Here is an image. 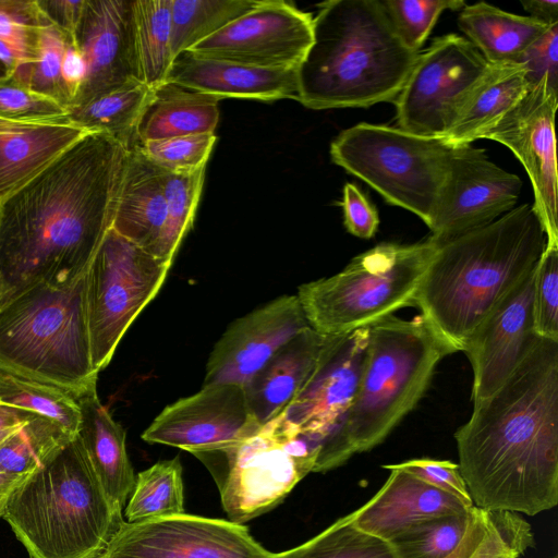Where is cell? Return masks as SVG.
Returning a JSON list of instances; mask_svg holds the SVG:
<instances>
[{
  "label": "cell",
  "mask_w": 558,
  "mask_h": 558,
  "mask_svg": "<svg viewBox=\"0 0 558 558\" xmlns=\"http://www.w3.org/2000/svg\"><path fill=\"white\" fill-rule=\"evenodd\" d=\"M389 19L411 50L420 52L440 14L446 10H461L460 0H381Z\"/></svg>",
  "instance_id": "b9f144b4"
},
{
  "label": "cell",
  "mask_w": 558,
  "mask_h": 558,
  "mask_svg": "<svg viewBox=\"0 0 558 558\" xmlns=\"http://www.w3.org/2000/svg\"><path fill=\"white\" fill-rule=\"evenodd\" d=\"M313 17L296 69L298 101L314 110L395 101L420 52L398 36L381 0H330Z\"/></svg>",
  "instance_id": "277c9868"
},
{
  "label": "cell",
  "mask_w": 558,
  "mask_h": 558,
  "mask_svg": "<svg viewBox=\"0 0 558 558\" xmlns=\"http://www.w3.org/2000/svg\"><path fill=\"white\" fill-rule=\"evenodd\" d=\"M259 0H171V52L182 51L217 33Z\"/></svg>",
  "instance_id": "e575fe53"
},
{
  "label": "cell",
  "mask_w": 558,
  "mask_h": 558,
  "mask_svg": "<svg viewBox=\"0 0 558 558\" xmlns=\"http://www.w3.org/2000/svg\"><path fill=\"white\" fill-rule=\"evenodd\" d=\"M129 150L88 132L0 203V308L87 271L112 227Z\"/></svg>",
  "instance_id": "6da1fadb"
},
{
  "label": "cell",
  "mask_w": 558,
  "mask_h": 558,
  "mask_svg": "<svg viewBox=\"0 0 558 558\" xmlns=\"http://www.w3.org/2000/svg\"><path fill=\"white\" fill-rule=\"evenodd\" d=\"M0 60L9 68L10 75L19 64V59L14 51L2 40H0Z\"/></svg>",
  "instance_id": "6f0895ef"
},
{
  "label": "cell",
  "mask_w": 558,
  "mask_h": 558,
  "mask_svg": "<svg viewBox=\"0 0 558 558\" xmlns=\"http://www.w3.org/2000/svg\"><path fill=\"white\" fill-rule=\"evenodd\" d=\"M312 41V14L282 0H259L189 51L258 68L298 69Z\"/></svg>",
  "instance_id": "e0dca14e"
},
{
  "label": "cell",
  "mask_w": 558,
  "mask_h": 558,
  "mask_svg": "<svg viewBox=\"0 0 558 558\" xmlns=\"http://www.w3.org/2000/svg\"><path fill=\"white\" fill-rule=\"evenodd\" d=\"M29 558H99L124 522L75 436L3 502Z\"/></svg>",
  "instance_id": "5b68a950"
},
{
  "label": "cell",
  "mask_w": 558,
  "mask_h": 558,
  "mask_svg": "<svg viewBox=\"0 0 558 558\" xmlns=\"http://www.w3.org/2000/svg\"><path fill=\"white\" fill-rule=\"evenodd\" d=\"M368 327L330 337L314 371L281 413L317 451L313 472L340 466L338 448L366 357Z\"/></svg>",
  "instance_id": "7c38bea8"
},
{
  "label": "cell",
  "mask_w": 558,
  "mask_h": 558,
  "mask_svg": "<svg viewBox=\"0 0 558 558\" xmlns=\"http://www.w3.org/2000/svg\"><path fill=\"white\" fill-rule=\"evenodd\" d=\"M546 235L532 205L439 244L414 305L457 350L536 266Z\"/></svg>",
  "instance_id": "3957f363"
},
{
  "label": "cell",
  "mask_w": 558,
  "mask_h": 558,
  "mask_svg": "<svg viewBox=\"0 0 558 558\" xmlns=\"http://www.w3.org/2000/svg\"><path fill=\"white\" fill-rule=\"evenodd\" d=\"M0 366L73 396L97 386L85 308V275L36 286L0 308Z\"/></svg>",
  "instance_id": "52a82bcc"
},
{
  "label": "cell",
  "mask_w": 558,
  "mask_h": 558,
  "mask_svg": "<svg viewBox=\"0 0 558 558\" xmlns=\"http://www.w3.org/2000/svg\"><path fill=\"white\" fill-rule=\"evenodd\" d=\"M260 426L250 411L243 386L214 384L167 405L142 438L196 454L231 446Z\"/></svg>",
  "instance_id": "ac0fdd59"
},
{
  "label": "cell",
  "mask_w": 558,
  "mask_h": 558,
  "mask_svg": "<svg viewBox=\"0 0 558 558\" xmlns=\"http://www.w3.org/2000/svg\"><path fill=\"white\" fill-rule=\"evenodd\" d=\"M452 146L440 137L362 122L330 144L333 163L361 179L387 203L409 210L428 227L447 177Z\"/></svg>",
  "instance_id": "9c48e42d"
},
{
  "label": "cell",
  "mask_w": 558,
  "mask_h": 558,
  "mask_svg": "<svg viewBox=\"0 0 558 558\" xmlns=\"http://www.w3.org/2000/svg\"><path fill=\"white\" fill-rule=\"evenodd\" d=\"M10 76V70L4 62L0 60V82L7 80Z\"/></svg>",
  "instance_id": "680465c9"
},
{
  "label": "cell",
  "mask_w": 558,
  "mask_h": 558,
  "mask_svg": "<svg viewBox=\"0 0 558 558\" xmlns=\"http://www.w3.org/2000/svg\"><path fill=\"white\" fill-rule=\"evenodd\" d=\"M533 327L537 337L558 341V246H545L536 265Z\"/></svg>",
  "instance_id": "ee69618b"
},
{
  "label": "cell",
  "mask_w": 558,
  "mask_h": 558,
  "mask_svg": "<svg viewBox=\"0 0 558 558\" xmlns=\"http://www.w3.org/2000/svg\"><path fill=\"white\" fill-rule=\"evenodd\" d=\"M74 398L81 414L76 437L105 493L122 510L136 481L126 451L125 432L100 401L97 386Z\"/></svg>",
  "instance_id": "4316f807"
},
{
  "label": "cell",
  "mask_w": 558,
  "mask_h": 558,
  "mask_svg": "<svg viewBox=\"0 0 558 558\" xmlns=\"http://www.w3.org/2000/svg\"><path fill=\"white\" fill-rule=\"evenodd\" d=\"M87 133L68 117L51 121L0 119V203Z\"/></svg>",
  "instance_id": "cb8c5ba5"
},
{
  "label": "cell",
  "mask_w": 558,
  "mask_h": 558,
  "mask_svg": "<svg viewBox=\"0 0 558 558\" xmlns=\"http://www.w3.org/2000/svg\"><path fill=\"white\" fill-rule=\"evenodd\" d=\"M383 468L390 471L385 484L366 504L351 512L353 523L366 533L392 543L423 523L471 509L407 471Z\"/></svg>",
  "instance_id": "7402d4cb"
},
{
  "label": "cell",
  "mask_w": 558,
  "mask_h": 558,
  "mask_svg": "<svg viewBox=\"0 0 558 558\" xmlns=\"http://www.w3.org/2000/svg\"><path fill=\"white\" fill-rule=\"evenodd\" d=\"M458 350L418 314L368 326L366 357L341 432L338 460L373 449L424 396L438 363Z\"/></svg>",
  "instance_id": "8992f818"
},
{
  "label": "cell",
  "mask_w": 558,
  "mask_h": 558,
  "mask_svg": "<svg viewBox=\"0 0 558 558\" xmlns=\"http://www.w3.org/2000/svg\"><path fill=\"white\" fill-rule=\"evenodd\" d=\"M473 507L460 514L423 523L391 544L398 558H446L459 546L472 520Z\"/></svg>",
  "instance_id": "ab89813d"
},
{
  "label": "cell",
  "mask_w": 558,
  "mask_h": 558,
  "mask_svg": "<svg viewBox=\"0 0 558 558\" xmlns=\"http://www.w3.org/2000/svg\"><path fill=\"white\" fill-rule=\"evenodd\" d=\"M68 117L58 101L37 94L9 78L0 82V119L51 121Z\"/></svg>",
  "instance_id": "bcb514c9"
},
{
  "label": "cell",
  "mask_w": 558,
  "mask_h": 558,
  "mask_svg": "<svg viewBox=\"0 0 558 558\" xmlns=\"http://www.w3.org/2000/svg\"><path fill=\"white\" fill-rule=\"evenodd\" d=\"M553 558H558L557 556H554Z\"/></svg>",
  "instance_id": "6125c7cd"
},
{
  "label": "cell",
  "mask_w": 558,
  "mask_h": 558,
  "mask_svg": "<svg viewBox=\"0 0 558 558\" xmlns=\"http://www.w3.org/2000/svg\"><path fill=\"white\" fill-rule=\"evenodd\" d=\"M3 502L4 500H0V517H2Z\"/></svg>",
  "instance_id": "91938a15"
},
{
  "label": "cell",
  "mask_w": 558,
  "mask_h": 558,
  "mask_svg": "<svg viewBox=\"0 0 558 558\" xmlns=\"http://www.w3.org/2000/svg\"><path fill=\"white\" fill-rule=\"evenodd\" d=\"M0 404L49 418L73 436L77 433L81 414L72 393L1 366Z\"/></svg>",
  "instance_id": "d6a6232c"
},
{
  "label": "cell",
  "mask_w": 558,
  "mask_h": 558,
  "mask_svg": "<svg viewBox=\"0 0 558 558\" xmlns=\"http://www.w3.org/2000/svg\"><path fill=\"white\" fill-rule=\"evenodd\" d=\"M135 48L142 83L166 82L171 52V0H133Z\"/></svg>",
  "instance_id": "1f68e13d"
},
{
  "label": "cell",
  "mask_w": 558,
  "mask_h": 558,
  "mask_svg": "<svg viewBox=\"0 0 558 558\" xmlns=\"http://www.w3.org/2000/svg\"><path fill=\"white\" fill-rule=\"evenodd\" d=\"M458 24L490 65L514 63L549 27L531 16L512 14L486 2L464 5Z\"/></svg>",
  "instance_id": "f546056e"
},
{
  "label": "cell",
  "mask_w": 558,
  "mask_h": 558,
  "mask_svg": "<svg viewBox=\"0 0 558 558\" xmlns=\"http://www.w3.org/2000/svg\"><path fill=\"white\" fill-rule=\"evenodd\" d=\"M219 99L181 85L163 82L153 96L137 129L144 141L214 133L219 121Z\"/></svg>",
  "instance_id": "f1b7e54d"
},
{
  "label": "cell",
  "mask_w": 558,
  "mask_h": 558,
  "mask_svg": "<svg viewBox=\"0 0 558 558\" xmlns=\"http://www.w3.org/2000/svg\"><path fill=\"white\" fill-rule=\"evenodd\" d=\"M194 456L213 475L229 520L243 524L313 472L317 451L280 414L231 446Z\"/></svg>",
  "instance_id": "30bf717a"
},
{
  "label": "cell",
  "mask_w": 558,
  "mask_h": 558,
  "mask_svg": "<svg viewBox=\"0 0 558 558\" xmlns=\"http://www.w3.org/2000/svg\"><path fill=\"white\" fill-rule=\"evenodd\" d=\"M47 20L73 43L74 33L82 15L84 0H36Z\"/></svg>",
  "instance_id": "f907efd6"
},
{
  "label": "cell",
  "mask_w": 558,
  "mask_h": 558,
  "mask_svg": "<svg viewBox=\"0 0 558 558\" xmlns=\"http://www.w3.org/2000/svg\"><path fill=\"white\" fill-rule=\"evenodd\" d=\"M72 44L84 58L86 73L69 109L141 82L133 0H84Z\"/></svg>",
  "instance_id": "d6986e66"
},
{
  "label": "cell",
  "mask_w": 558,
  "mask_h": 558,
  "mask_svg": "<svg viewBox=\"0 0 558 558\" xmlns=\"http://www.w3.org/2000/svg\"><path fill=\"white\" fill-rule=\"evenodd\" d=\"M492 521V512L476 507L472 520L459 546L446 558H470L485 537Z\"/></svg>",
  "instance_id": "816d5d0a"
},
{
  "label": "cell",
  "mask_w": 558,
  "mask_h": 558,
  "mask_svg": "<svg viewBox=\"0 0 558 558\" xmlns=\"http://www.w3.org/2000/svg\"><path fill=\"white\" fill-rule=\"evenodd\" d=\"M514 63L523 66L529 87L546 81L558 92V24L550 25Z\"/></svg>",
  "instance_id": "c3c4849f"
},
{
  "label": "cell",
  "mask_w": 558,
  "mask_h": 558,
  "mask_svg": "<svg viewBox=\"0 0 558 558\" xmlns=\"http://www.w3.org/2000/svg\"><path fill=\"white\" fill-rule=\"evenodd\" d=\"M205 171L206 166L193 171L163 170L167 217L158 247L159 259L172 263L183 238L192 228Z\"/></svg>",
  "instance_id": "74e56055"
},
{
  "label": "cell",
  "mask_w": 558,
  "mask_h": 558,
  "mask_svg": "<svg viewBox=\"0 0 558 558\" xmlns=\"http://www.w3.org/2000/svg\"><path fill=\"white\" fill-rule=\"evenodd\" d=\"M340 205L343 210V220L348 232L360 239H371L375 235L379 225L377 209L357 185L347 183L343 186V196Z\"/></svg>",
  "instance_id": "681fc988"
},
{
  "label": "cell",
  "mask_w": 558,
  "mask_h": 558,
  "mask_svg": "<svg viewBox=\"0 0 558 558\" xmlns=\"http://www.w3.org/2000/svg\"><path fill=\"white\" fill-rule=\"evenodd\" d=\"M112 228L85 274V308L94 368L111 361L122 337L156 296L171 267Z\"/></svg>",
  "instance_id": "8fae6325"
},
{
  "label": "cell",
  "mask_w": 558,
  "mask_h": 558,
  "mask_svg": "<svg viewBox=\"0 0 558 558\" xmlns=\"http://www.w3.org/2000/svg\"><path fill=\"white\" fill-rule=\"evenodd\" d=\"M329 336L307 328L282 345L244 386L251 413L264 425L280 415L314 371Z\"/></svg>",
  "instance_id": "d4e9b609"
},
{
  "label": "cell",
  "mask_w": 558,
  "mask_h": 558,
  "mask_svg": "<svg viewBox=\"0 0 558 558\" xmlns=\"http://www.w3.org/2000/svg\"><path fill=\"white\" fill-rule=\"evenodd\" d=\"M520 557H521V556H519V555H512V556H510V557H508V558H520Z\"/></svg>",
  "instance_id": "94428289"
},
{
  "label": "cell",
  "mask_w": 558,
  "mask_h": 558,
  "mask_svg": "<svg viewBox=\"0 0 558 558\" xmlns=\"http://www.w3.org/2000/svg\"><path fill=\"white\" fill-rule=\"evenodd\" d=\"M385 466L407 471L428 485L456 497L465 507H474L457 463L448 460L420 458L396 464H386Z\"/></svg>",
  "instance_id": "7dc6e473"
},
{
  "label": "cell",
  "mask_w": 558,
  "mask_h": 558,
  "mask_svg": "<svg viewBox=\"0 0 558 558\" xmlns=\"http://www.w3.org/2000/svg\"><path fill=\"white\" fill-rule=\"evenodd\" d=\"M166 82L216 98L298 100L296 69H266L198 56L189 50L177 54Z\"/></svg>",
  "instance_id": "603a6c76"
},
{
  "label": "cell",
  "mask_w": 558,
  "mask_h": 558,
  "mask_svg": "<svg viewBox=\"0 0 558 558\" xmlns=\"http://www.w3.org/2000/svg\"><path fill=\"white\" fill-rule=\"evenodd\" d=\"M439 244L383 242L338 274L303 283L298 298L311 328L342 336L414 305V295Z\"/></svg>",
  "instance_id": "ba28073f"
},
{
  "label": "cell",
  "mask_w": 558,
  "mask_h": 558,
  "mask_svg": "<svg viewBox=\"0 0 558 558\" xmlns=\"http://www.w3.org/2000/svg\"><path fill=\"white\" fill-rule=\"evenodd\" d=\"M216 141L215 133H202L144 141L137 146L159 168L182 172L205 167Z\"/></svg>",
  "instance_id": "7bdbcfd3"
},
{
  "label": "cell",
  "mask_w": 558,
  "mask_h": 558,
  "mask_svg": "<svg viewBox=\"0 0 558 558\" xmlns=\"http://www.w3.org/2000/svg\"><path fill=\"white\" fill-rule=\"evenodd\" d=\"M51 24L36 0H0V40L19 59V65L37 59L40 31Z\"/></svg>",
  "instance_id": "60d3db41"
},
{
  "label": "cell",
  "mask_w": 558,
  "mask_h": 558,
  "mask_svg": "<svg viewBox=\"0 0 558 558\" xmlns=\"http://www.w3.org/2000/svg\"><path fill=\"white\" fill-rule=\"evenodd\" d=\"M126 522L184 513L182 465L179 457L141 471L125 505Z\"/></svg>",
  "instance_id": "836d02e7"
},
{
  "label": "cell",
  "mask_w": 558,
  "mask_h": 558,
  "mask_svg": "<svg viewBox=\"0 0 558 558\" xmlns=\"http://www.w3.org/2000/svg\"><path fill=\"white\" fill-rule=\"evenodd\" d=\"M490 512L488 531L470 558L522 556L535 546L532 527L520 514L509 511Z\"/></svg>",
  "instance_id": "f6af8a7d"
},
{
  "label": "cell",
  "mask_w": 558,
  "mask_h": 558,
  "mask_svg": "<svg viewBox=\"0 0 558 558\" xmlns=\"http://www.w3.org/2000/svg\"><path fill=\"white\" fill-rule=\"evenodd\" d=\"M310 328L298 295L279 296L234 320L216 342L203 386H245L289 340Z\"/></svg>",
  "instance_id": "44dd1931"
},
{
  "label": "cell",
  "mask_w": 558,
  "mask_h": 558,
  "mask_svg": "<svg viewBox=\"0 0 558 558\" xmlns=\"http://www.w3.org/2000/svg\"><path fill=\"white\" fill-rule=\"evenodd\" d=\"M527 89L521 64H488L486 72L465 97L444 140L450 146L478 140L480 134L511 109Z\"/></svg>",
  "instance_id": "83f0119b"
},
{
  "label": "cell",
  "mask_w": 558,
  "mask_h": 558,
  "mask_svg": "<svg viewBox=\"0 0 558 558\" xmlns=\"http://www.w3.org/2000/svg\"><path fill=\"white\" fill-rule=\"evenodd\" d=\"M71 38L52 24L40 31L37 59L32 64L16 66L9 80L48 98L64 108L70 97L62 78V61Z\"/></svg>",
  "instance_id": "f35d334b"
},
{
  "label": "cell",
  "mask_w": 558,
  "mask_h": 558,
  "mask_svg": "<svg viewBox=\"0 0 558 558\" xmlns=\"http://www.w3.org/2000/svg\"><path fill=\"white\" fill-rule=\"evenodd\" d=\"M248 529L230 520L181 513L124 521L99 558H274Z\"/></svg>",
  "instance_id": "9a60e30c"
},
{
  "label": "cell",
  "mask_w": 558,
  "mask_h": 558,
  "mask_svg": "<svg viewBox=\"0 0 558 558\" xmlns=\"http://www.w3.org/2000/svg\"><path fill=\"white\" fill-rule=\"evenodd\" d=\"M22 480L23 478L15 477L0 471V500H4L14 486Z\"/></svg>",
  "instance_id": "9f6ffc18"
},
{
  "label": "cell",
  "mask_w": 558,
  "mask_h": 558,
  "mask_svg": "<svg viewBox=\"0 0 558 558\" xmlns=\"http://www.w3.org/2000/svg\"><path fill=\"white\" fill-rule=\"evenodd\" d=\"M535 269L536 266L498 303L464 343L462 351L473 371V403L497 391L539 338L533 327Z\"/></svg>",
  "instance_id": "ffe728a7"
},
{
  "label": "cell",
  "mask_w": 558,
  "mask_h": 558,
  "mask_svg": "<svg viewBox=\"0 0 558 558\" xmlns=\"http://www.w3.org/2000/svg\"><path fill=\"white\" fill-rule=\"evenodd\" d=\"M487 69L486 60L466 38L448 34L435 39L418 54L395 100L398 128L444 138Z\"/></svg>",
  "instance_id": "4fadbf2b"
},
{
  "label": "cell",
  "mask_w": 558,
  "mask_h": 558,
  "mask_svg": "<svg viewBox=\"0 0 558 558\" xmlns=\"http://www.w3.org/2000/svg\"><path fill=\"white\" fill-rule=\"evenodd\" d=\"M522 7L530 16L550 26L558 24V1L556 0H523Z\"/></svg>",
  "instance_id": "11a10c76"
},
{
  "label": "cell",
  "mask_w": 558,
  "mask_h": 558,
  "mask_svg": "<svg viewBox=\"0 0 558 558\" xmlns=\"http://www.w3.org/2000/svg\"><path fill=\"white\" fill-rule=\"evenodd\" d=\"M457 429L476 508L536 515L558 504V341L538 338L508 380Z\"/></svg>",
  "instance_id": "7a4b0ae2"
},
{
  "label": "cell",
  "mask_w": 558,
  "mask_h": 558,
  "mask_svg": "<svg viewBox=\"0 0 558 558\" xmlns=\"http://www.w3.org/2000/svg\"><path fill=\"white\" fill-rule=\"evenodd\" d=\"M166 217L163 170L135 145L129 150L111 228L157 257Z\"/></svg>",
  "instance_id": "484cf974"
},
{
  "label": "cell",
  "mask_w": 558,
  "mask_h": 558,
  "mask_svg": "<svg viewBox=\"0 0 558 558\" xmlns=\"http://www.w3.org/2000/svg\"><path fill=\"white\" fill-rule=\"evenodd\" d=\"M274 558H398L391 543L359 529L349 513L305 543Z\"/></svg>",
  "instance_id": "8d00e7d4"
},
{
  "label": "cell",
  "mask_w": 558,
  "mask_h": 558,
  "mask_svg": "<svg viewBox=\"0 0 558 558\" xmlns=\"http://www.w3.org/2000/svg\"><path fill=\"white\" fill-rule=\"evenodd\" d=\"M557 106L558 92L543 81L529 87L511 109L478 136L501 143L524 167L534 193L532 207L543 226L546 246H558Z\"/></svg>",
  "instance_id": "5bb4252c"
},
{
  "label": "cell",
  "mask_w": 558,
  "mask_h": 558,
  "mask_svg": "<svg viewBox=\"0 0 558 558\" xmlns=\"http://www.w3.org/2000/svg\"><path fill=\"white\" fill-rule=\"evenodd\" d=\"M34 414L0 404V445L17 432Z\"/></svg>",
  "instance_id": "db71d44e"
},
{
  "label": "cell",
  "mask_w": 558,
  "mask_h": 558,
  "mask_svg": "<svg viewBox=\"0 0 558 558\" xmlns=\"http://www.w3.org/2000/svg\"><path fill=\"white\" fill-rule=\"evenodd\" d=\"M521 179L471 144L452 146L449 170L428 228L441 244L484 227L514 208Z\"/></svg>",
  "instance_id": "2e32d148"
},
{
  "label": "cell",
  "mask_w": 558,
  "mask_h": 558,
  "mask_svg": "<svg viewBox=\"0 0 558 558\" xmlns=\"http://www.w3.org/2000/svg\"><path fill=\"white\" fill-rule=\"evenodd\" d=\"M153 96L142 82L97 97L68 110V118L87 132L105 133L130 150L137 145V129Z\"/></svg>",
  "instance_id": "4dcf8cb0"
},
{
  "label": "cell",
  "mask_w": 558,
  "mask_h": 558,
  "mask_svg": "<svg viewBox=\"0 0 558 558\" xmlns=\"http://www.w3.org/2000/svg\"><path fill=\"white\" fill-rule=\"evenodd\" d=\"M75 436L51 420L34 414L0 445V471L24 478Z\"/></svg>",
  "instance_id": "d590c367"
},
{
  "label": "cell",
  "mask_w": 558,
  "mask_h": 558,
  "mask_svg": "<svg viewBox=\"0 0 558 558\" xmlns=\"http://www.w3.org/2000/svg\"><path fill=\"white\" fill-rule=\"evenodd\" d=\"M61 73L71 106L82 86L86 73L84 58L72 43H70L65 49Z\"/></svg>",
  "instance_id": "f5cc1de1"
}]
</instances>
